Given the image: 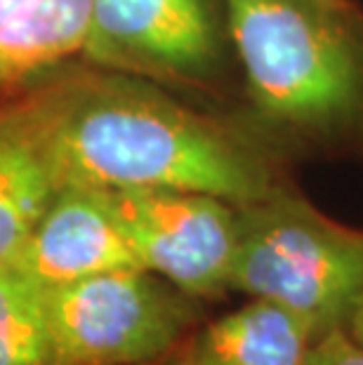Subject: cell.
<instances>
[{
    "label": "cell",
    "mask_w": 363,
    "mask_h": 365,
    "mask_svg": "<svg viewBox=\"0 0 363 365\" xmlns=\"http://www.w3.org/2000/svg\"><path fill=\"white\" fill-rule=\"evenodd\" d=\"M24 106L59 189H180L234 205L281 189L243 139L121 71L57 83Z\"/></svg>",
    "instance_id": "obj_1"
},
{
    "label": "cell",
    "mask_w": 363,
    "mask_h": 365,
    "mask_svg": "<svg viewBox=\"0 0 363 365\" xmlns=\"http://www.w3.org/2000/svg\"><path fill=\"white\" fill-rule=\"evenodd\" d=\"M250 95L283 132L363 139V43L323 0H222Z\"/></svg>",
    "instance_id": "obj_2"
},
{
    "label": "cell",
    "mask_w": 363,
    "mask_h": 365,
    "mask_svg": "<svg viewBox=\"0 0 363 365\" xmlns=\"http://www.w3.org/2000/svg\"><path fill=\"white\" fill-rule=\"evenodd\" d=\"M236 217L229 287L295 312L316 339L344 325L363 292V229L323 215L285 186L236 205Z\"/></svg>",
    "instance_id": "obj_3"
},
{
    "label": "cell",
    "mask_w": 363,
    "mask_h": 365,
    "mask_svg": "<svg viewBox=\"0 0 363 365\" xmlns=\"http://www.w3.org/2000/svg\"><path fill=\"white\" fill-rule=\"evenodd\" d=\"M52 365H140L165 356L194 321L191 294L146 269L45 287Z\"/></svg>",
    "instance_id": "obj_4"
},
{
    "label": "cell",
    "mask_w": 363,
    "mask_h": 365,
    "mask_svg": "<svg viewBox=\"0 0 363 365\" xmlns=\"http://www.w3.org/2000/svg\"><path fill=\"white\" fill-rule=\"evenodd\" d=\"M142 269L191 297L229 287L238 217L229 200L180 189H97Z\"/></svg>",
    "instance_id": "obj_5"
},
{
    "label": "cell",
    "mask_w": 363,
    "mask_h": 365,
    "mask_svg": "<svg viewBox=\"0 0 363 365\" xmlns=\"http://www.w3.org/2000/svg\"><path fill=\"white\" fill-rule=\"evenodd\" d=\"M85 52L99 66L160 78H203L222 54L213 0H92Z\"/></svg>",
    "instance_id": "obj_6"
},
{
    "label": "cell",
    "mask_w": 363,
    "mask_h": 365,
    "mask_svg": "<svg viewBox=\"0 0 363 365\" xmlns=\"http://www.w3.org/2000/svg\"><path fill=\"white\" fill-rule=\"evenodd\" d=\"M12 264L43 287L113 269H142L102 193L85 186H61Z\"/></svg>",
    "instance_id": "obj_7"
},
{
    "label": "cell",
    "mask_w": 363,
    "mask_h": 365,
    "mask_svg": "<svg viewBox=\"0 0 363 365\" xmlns=\"http://www.w3.org/2000/svg\"><path fill=\"white\" fill-rule=\"evenodd\" d=\"M314 341L302 316L252 297L198 330L173 365H305Z\"/></svg>",
    "instance_id": "obj_8"
},
{
    "label": "cell",
    "mask_w": 363,
    "mask_h": 365,
    "mask_svg": "<svg viewBox=\"0 0 363 365\" xmlns=\"http://www.w3.org/2000/svg\"><path fill=\"white\" fill-rule=\"evenodd\" d=\"M57 191L55 168L26 106L0 113V264L14 259Z\"/></svg>",
    "instance_id": "obj_9"
},
{
    "label": "cell",
    "mask_w": 363,
    "mask_h": 365,
    "mask_svg": "<svg viewBox=\"0 0 363 365\" xmlns=\"http://www.w3.org/2000/svg\"><path fill=\"white\" fill-rule=\"evenodd\" d=\"M92 0H0V83L85 50Z\"/></svg>",
    "instance_id": "obj_10"
},
{
    "label": "cell",
    "mask_w": 363,
    "mask_h": 365,
    "mask_svg": "<svg viewBox=\"0 0 363 365\" xmlns=\"http://www.w3.org/2000/svg\"><path fill=\"white\" fill-rule=\"evenodd\" d=\"M0 365H52L45 287L0 264Z\"/></svg>",
    "instance_id": "obj_11"
},
{
    "label": "cell",
    "mask_w": 363,
    "mask_h": 365,
    "mask_svg": "<svg viewBox=\"0 0 363 365\" xmlns=\"http://www.w3.org/2000/svg\"><path fill=\"white\" fill-rule=\"evenodd\" d=\"M305 365H363V349L339 325L314 341Z\"/></svg>",
    "instance_id": "obj_12"
},
{
    "label": "cell",
    "mask_w": 363,
    "mask_h": 365,
    "mask_svg": "<svg viewBox=\"0 0 363 365\" xmlns=\"http://www.w3.org/2000/svg\"><path fill=\"white\" fill-rule=\"evenodd\" d=\"M342 328L349 332V337L363 349V292L357 297V302H354L352 312H349V316H347Z\"/></svg>",
    "instance_id": "obj_13"
},
{
    "label": "cell",
    "mask_w": 363,
    "mask_h": 365,
    "mask_svg": "<svg viewBox=\"0 0 363 365\" xmlns=\"http://www.w3.org/2000/svg\"><path fill=\"white\" fill-rule=\"evenodd\" d=\"M323 3H339V0H323Z\"/></svg>",
    "instance_id": "obj_14"
}]
</instances>
